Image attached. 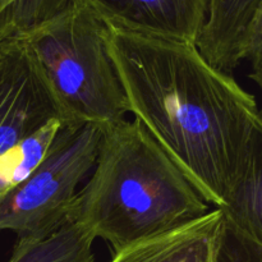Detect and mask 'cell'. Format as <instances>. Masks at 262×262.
<instances>
[{"label":"cell","mask_w":262,"mask_h":262,"mask_svg":"<svg viewBox=\"0 0 262 262\" xmlns=\"http://www.w3.org/2000/svg\"><path fill=\"white\" fill-rule=\"evenodd\" d=\"M67 122L102 129L125 120L127 97L110 54V26L87 0L20 33Z\"/></svg>","instance_id":"3"},{"label":"cell","mask_w":262,"mask_h":262,"mask_svg":"<svg viewBox=\"0 0 262 262\" xmlns=\"http://www.w3.org/2000/svg\"><path fill=\"white\" fill-rule=\"evenodd\" d=\"M58 118L67 122L30 46L19 35L8 38L0 56V154Z\"/></svg>","instance_id":"5"},{"label":"cell","mask_w":262,"mask_h":262,"mask_svg":"<svg viewBox=\"0 0 262 262\" xmlns=\"http://www.w3.org/2000/svg\"><path fill=\"white\" fill-rule=\"evenodd\" d=\"M109 26L129 113L202 199L222 207L257 119L255 96L194 43Z\"/></svg>","instance_id":"1"},{"label":"cell","mask_w":262,"mask_h":262,"mask_svg":"<svg viewBox=\"0 0 262 262\" xmlns=\"http://www.w3.org/2000/svg\"><path fill=\"white\" fill-rule=\"evenodd\" d=\"M101 137L97 125H64L42 161L0 204V230L38 241L66 225L79 183L96 163Z\"/></svg>","instance_id":"4"},{"label":"cell","mask_w":262,"mask_h":262,"mask_svg":"<svg viewBox=\"0 0 262 262\" xmlns=\"http://www.w3.org/2000/svg\"><path fill=\"white\" fill-rule=\"evenodd\" d=\"M209 206L145 127L125 119L102 128L96 163L68 223L115 253L201 219Z\"/></svg>","instance_id":"2"},{"label":"cell","mask_w":262,"mask_h":262,"mask_svg":"<svg viewBox=\"0 0 262 262\" xmlns=\"http://www.w3.org/2000/svg\"><path fill=\"white\" fill-rule=\"evenodd\" d=\"M222 219V210L212 209L191 224L115 252L110 262H211Z\"/></svg>","instance_id":"8"},{"label":"cell","mask_w":262,"mask_h":262,"mask_svg":"<svg viewBox=\"0 0 262 262\" xmlns=\"http://www.w3.org/2000/svg\"><path fill=\"white\" fill-rule=\"evenodd\" d=\"M78 0H0V35L13 37L46 22Z\"/></svg>","instance_id":"11"},{"label":"cell","mask_w":262,"mask_h":262,"mask_svg":"<svg viewBox=\"0 0 262 262\" xmlns=\"http://www.w3.org/2000/svg\"><path fill=\"white\" fill-rule=\"evenodd\" d=\"M8 38H10V37H7V36L0 35V56H2L3 49H4V45H5V42H7Z\"/></svg>","instance_id":"15"},{"label":"cell","mask_w":262,"mask_h":262,"mask_svg":"<svg viewBox=\"0 0 262 262\" xmlns=\"http://www.w3.org/2000/svg\"><path fill=\"white\" fill-rule=\"evenodd\" d=\"M109 25L146 35L194 43L209 0H87Z\"/></svg>","instance_id":"6"},{"label":"cell","mask_w":262,"mask_h":262,"mask_svg":"<svg viewBox=\"0 0 262 262\" xmlns=\"http://www.w3.org/2000/svg\"><path fill=\"white\" fill-rule=\"evenodd\" d=\"M248 77H250V78L252 79V81L255 82L258 87H260L261 94H262V71L252 72V73H251ZM257 122L262 125V106H261V109H258V112H257Z\"/></svg>","instance_id":"14"},{"label":"cell","mask_w":262,"mask_h":262,"mask_svg":"<svg viewBox=\"0 0 262 262\" xmlns=\"http://www.w3.org/2000/svg\"><path fill=\"white\" fill-rule=\"evenodd\" d=\"M242 59L251 64L253 72L262 71V4L246 36Z\"/></svg>","instance_id":"13"},{"label":"cell","mask_w":262,"mask_h":262,"mask_svg":"<svg viewBox=\"0 0 262 262\" xmlns=\"http://www.w3.org/2000/svg\"><path fill=\"white\" fill-rule=\"evenodd\" d=\"M261 4L262 0H209L196 46L215 68L230 73L242 63L246 36Z\"/></svg>","instance_id":"7"},{"label":"cell","mask_w":262,"mask_h":262,"mask_svg":"<svg viewBox=\"0 0 262 262\" xmlns=\"http://www.w3.org/2000/svg\"><path fill=\"white\" fill-rule=\"evenodd\" d=\"M94 242L86 230L67 223L43 239H18L8 262H96Z\"/></svg>","instance_id":"10"},{"label":"cell","mask_w":262,"mask_h":262,"mask_svg":"<svg viewBox=\"0 0 262 262\" xmlns=\"http://www.w3.org/2000/svg\"><path fill=\"white\" fill-rule=\"evenodd\" d=\"M211 262H262V246L238 232L223 215L215 235Z\"/></svg>","instance_id":"12"},{"label":"cell","mask_w":262,"mask_h":262,"mask_svg":"<svg viewBox=\"0 0 262 262\" xmlns=\"http://www.w3.org/2000/svg\"><path fill=\"white\" fill-rule=\"evenodd\" d=\"M219 209L238 232L262 246V125L257 119L237 177Z\"/></svg>","instance_id":"9"}]
</instances>
